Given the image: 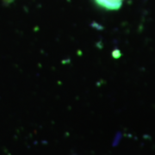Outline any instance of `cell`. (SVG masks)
Instances as JSON below:
<instances>
[{"label": "cell", "mask_w": 155, "mask_h": 155, "mask_svg": "<svg viewBox=\"0 0 155 155\" xmlns=\"http://www.w3.org/2000/svg\"><path fill=\"white\" fill-rule=\"evenodd\" d=\"M94 2L107 11H117L122 6L124 0H94Z\"/></svg>", "instance_id": "6da1fadb"}, {"label": "cell", "mask_w": 155, "mask_h": 155, "mask_svg": "<svg viewBox=\"0 0 155 155\" xmlns=\"http://www.w3.org/2000/svg\"><path fill=\"white\" fill-rule=\"evenodd\" d=\"M5 2H7V3H11L12 1H14V0H5Z\"/></svg>", "instance_id": "7a4b0ae2"}]
</instances>
